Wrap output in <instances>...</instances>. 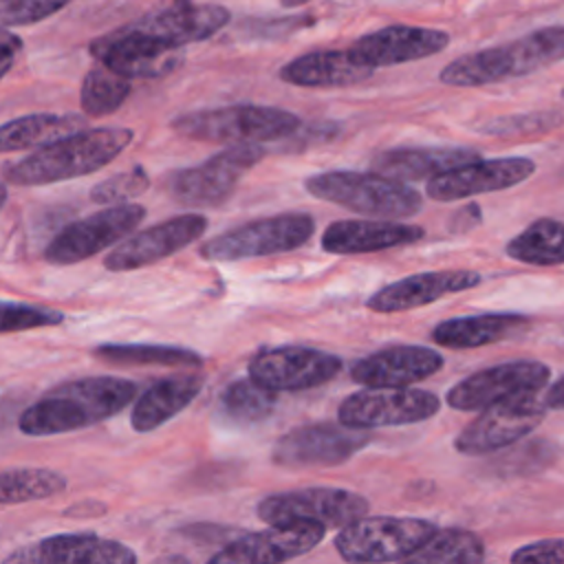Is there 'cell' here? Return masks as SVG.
<instances>
[{"label": "cell", "mask_w": 564, "mask_h": 564, "mask_svg": "<svg viewBox=\"0 0 564 564\" xmlns=\"http://www.w3.org/2000/svg\"><path fill=\"white\" fill-rule=\"evenodd\" d=\"M99 359L110 364H137V366H174V368H198L203 357L196 350L165 344H101L95 348Z\"/></svg>", "instance_id": "e575fe53"}, {"label": "cell", "mask_w": 564, "mask_h": 564, "mask_svg": "<svg viewBox=\"0 0 564 564\" xmlns=\"http://www.w3.org/2000/svg\"><path fill=\"white\" fill-rule=\"evenodd\" d=\"M480 159L469 148H392L372 159V170L397 181H430L456 165Z\"/></svg>", "instance_id": "4316f807"}, {"label": "cell", "mask_w": 564, "mask_h": 564, "mask_svg": "<svg viewBox=\"0 0 564 564\" xmlns=\"http://www.w3.org/2000/svg\"><path fill=\"white\" fill-rule=\"evenodd\" d=\"M106 513V505L104 502H97V500H82V502H75L70 507L64 509V516L66 518H97V516H104Z\"/></svg>", "instance_id": "b9f144b4"}, {"label": "cell", "mask_w": 564, "mask_h": 564, "mask_svg": "<svg viewBox=\"0 0 564 564\" xmlns=\"http://www.w3.org/2000/svg\"><path fill=\"white\" fill-rule=\"evenodd\" d=\"M150 187V176L143 167H130L126 172H117L110 178L99 181L90 189V200L99 205H119L141 196Z\"/></svg>", "instance_id": "74e56055"}, {"label": "cell", "mask_w": 564, "mask_h": 564, "mask_svg": "<svg viewBox=\"0 0 564 564\" xmlns=\"http://www.w3.org/2000/svg\"><path fill=\"white\" fill-rule=\"evenodd\" d=\"M447 44L449 35L441 29L390 24L361 35L352 42L348 51L359 64L370 68H383L432 57L447 48Z\"/></svg>", "instance_id": "ffe728a7"}, {"label": "cell", "mask_w": 564, "mask_h": 564, "mask_svg": "<svg viewBox=\"0 0 564 564\" xmlns=\"http://www.w3.org/2000/svg\"><path fill=\"white\" fill-rule=\"evenodd\" d=\"M84 128V117L64 112H35L11 119L0 126V152H20L42 148Z\"/></svg>", "instance_id": "f546056e"}, {"label": "cell", "mask_w": 564, "mask_h": 564, "mask_svg": "<svg viewBox=\"0 0 564 564\" xmlns=\"http://www.w3.org/2000/svg\"><path fill=\"white\" fill-rule=\"evenodd\" d=\"M544 405L549 410H564V375L546 390Z\"/></svg>", "instance_id": "7bdbcfd3"}, {"label": "cell", "mask_w": 564, "mask_h": 564, "mask_svg": "<svg viewBox=\"0 0 564 564\" xmlns=\"http://www.w3.org/2000/svg\"><path fill=\"white\" fill-rule=\"evenodd\" d=\"M480 280L482 275L469 269L423 271L381 286L366 300V308L375 313H403L434 304L445 295L469 291L478 286Z\"/></svg>", "instance_id": "7402d4cb"}, {"label": "cell", "mask_w": 564, "mask_h": 564, "mask_svg": "<svg viewBox=\"0 0 564 564\" xmlns=\"http://www.w3.org/2000/svg\"><path fill=\"white\" fill-rule=\"evenodd\" d=\"M64 319L66 315L53 308L0 300V333H20V330H33L44 326H57Z\"/></svg>", "instance_id": "f35d334b"}, {"label": "cell", "mask_w": 564, "mask_h": 564, "mask_svg": "<svg viewBox=\"0 0 564 564\" xmlns=\"http://www.w3.org/2000/svg\"><path fill=\"white\" fill-rule=\"evenodd\" d=\"M300 117L273 106L238 104L194 110L176 117L172 128L187 139L207 143H264L300 130Z\"/></svg>", "instance_id": "5b68a950"}, {"label": "cell", "mask_w": 564, "mask_h": 564, "mask_svg": "<svg viewBox=\"0 0 564 564\" xmlns=\"http://www.w3.org/2000/svg\"><path fill=\"white\" fill-rule=\"evenodd\" d=\"M282 2V7H300V4H306V2H311V0H280Z\"/></svg>", "instance_id": "bcb514c9"}, {"label": "cell", "mask_w": 564, "mask_h": 564, "mask_svg": "<svg viewBox=\"0 0 564 564\" xmlns=\"http://www.w3.org/2000/svg\"><path fill=\"white\" fill-rule=\"evenodd\" d=\"M513 564H564V538H546L518 546L511 557Z\"/></svg>", "instance_id": "60d3db41"}, {"label": "cell", "mask_w": 564, "mask_h": 564, "mask_svg": "<svg viewBox=\"0 0 564 564\" xmlns=\"http://www.w3.org/2000/svg\"><path fill=\"white\" fill-rule=\"evenodd\" d=\"M425 229L390 218L335 220L322 234V249L335 256L372 253L423 240Z\"/></svg>", "instance_id": "cb8c5ba5"}, {"label": "cell", "mask_w": 564, "mask_h": 564, "mask_svg": "<svg viewBox=\"0 0 564 564\" xmlns=\"http://www.w3.org/2000/svg\"><path fill=\"white\" fill-rule=\"evenodd\" d=\"M315 231V220L302 212H286L251 220L214 236L200 247V258L209 262H236L286 253L302 247Z\"/></svg>", "instance_id": "52a82bcc"}, {"label": "cell", "mask_w": 564, "mask_h": 564, "mask_svg": "<svg viewBox=\"0 0 564 564\" xmlns=\"http://www.w3.org/2000/svg\"><path fill=\"white\" fill-rule=\"evenodd\" d=\"M441 399L416 388H366L346 397L337 410V421L359 430L412 425L436 416Z\"/></svg>", "instance_id": "4fadbf2b"}, {"label": "cell", "mask_w": 564, "mask_h": 564, "mask_svg": "<svg viewBox=\"0 0 564 564\" xmlns=\"http://www.w3.org/2000/svg\"><path fill=\"white\" fill-rule=\"evenodd\" d=\"M535 174V161L529 156L476 159L456 165L425 183V194L432 200L454 203L478 194L509 189Z\"/></svg>", "instance_id": "e0dca14e"}, {"label": "cell", "mask_w": 564, "mask_h": 564, "mask_svg": "<svg viewBox=\"0 0 564 564\" xmlns=\"http://www.w3.org/2000/svg\"><path fill=\"white\" fill-rule=\"evenodd\" d=\"M130 95V79L106 64L93 66L82 84V110L90 117H106L115 112Z\"/></svg>", "instance_id": "d590c367"}, {"label": "cell", "mask_w": 564, "mask_h": 564, "mask_svg": "<svg viewBox=\"0 0 564 564\" xmlns=\"http://www.w3.org/2000/svg\"><path fill=\"white\" fill-rule=\"evenodd\" d=\"M485 560V542L467 529H436L430 540L414 551L408 562L423 564H480Z\"/></svg>", "instance_id": "d6a6232c"}, {"label": "cell", "mask_w": 564, "mask_h": 564, "mask_svg": "<svg viewBox=\"0 0 564 564\" xmlns=\"http://www.w3.org/2000/svg\"><path fill=\"white\" fill-rule=\"evenodd\" d=\"M7 198H9V192H7V185L0 181V209L4 207V203H7Z\"/></svg>", "instance_id": "f6af8a7d"}, {"label": "cell", "mask_w": 564, "mask_h": 564, "mask_svg": "<svg viewBox=\"0 0 564 564\" xmlns=\"http://www.w3.org/2000/svg\"><path fill=\"white\" fill-rule=\"evenodd\" d=\"M203 379L196 375L170 377L152 383L132 405L130 425L134 432H152L183 412L200 392Z\"/></svg>", "instance_id": "f1b7e54d"}, {"label": "cell", "mask_w": 564, "mask_h": 564, "mask_svg": "<svg viewBox=\"0 0 564 564\" xmlns=\"http://www.w3.org/2000/svg\"><path fill=\"white\" fill-rule=\"evenodd\" d=\"M370 441L368 430L344 423H306L278 438L271 460L284 469L333 467L346 463Z\"/></svg>", "instance_id": "8fae6325"}, {"label": "cell", "mask_w": 564, "mask_h": 564, "mask_svg": "<svg viewBox=\"0 0 564 564\" xmlns=\"http://www.w3.org/2000/svg\"><path fill=\"white\" fill-rule=\"evenodd\" d=\"M436 527L421 518L361 516L335 535V549L346 562H399L419 551Z\"/></svg>", "instance_id": "8992f818"}, {"label": "cell", "mask_w": 564, "mask_h": 564, "mask_svg": "<svg viewBox=\"0 0 564 564\" xmlns=\"http://www.w3.org/2000/svg\"><path fill=\"white\" fill-rule=\"evenodd\" d=\"M145 218V207L134 203L106 205V209L95 212L66 225L46 247L44 258L51 264H75L93 258L95 253L115 247L126 236H130Z\"/></svg>", "instance_id": "30bf717a"}, {"label": "cell", "mask_w": 564, "mask_h": 564, "mask_svg": "<svg viewBox=\"0 0 564 564\" xmlns=\"http://www.w3.org/2000/svg\"><path fill=\"white\" fill-rule=\"evenodd\" d=\"M326 535V527L315 520L275 522L264 531L238 535L209 557L212 564H267L289 562L315 549Z\"/></svg>", "instance_id": "2e32d148"}, {"label": "cell", "mask_w": 564, "mask_h": 564, "mask_svg": "<svg viewBox=\"0 0 564 564\" xmlns=\"http://www.w3.org/2000/svg\"><path fill=\"white\" fill-rule=\"evenodd\" d=\"M229 22V11L212 2L170 0L165 7L143 15L132 26L172 46L200 42L218 33Z\"/></svg>", "instance_id": "603a6c76"}, {"label": "cell", "mask_w": 564, "mask_h": 564, "mask_svg": "<svg viewBox=\"0 0 564 564\" xmlns=\"http://www.w3.org/2000/svg\"><path fill=\"white\" fill-rule=\"evenodd\" d=\"M275 410V392L251 377L231 381L218 397V419L231 427H251L262 423Z\"/></svg>", "instance_id": "1f68e13d"}, {"label": "cell", "mask_w": 564, "mask_h": 564, "mask_svg": "<svg viewBox=\"0 0 564 564\" xmlns=\"http://www.w3.org/2000/svg\"><path fill=\"white\" fill-rule=\"evenodd\" d=\"M90 53L128 79H148L172 73L183 62L181 46H172L152 37L132 24L99 37L90 44Z\"/></svg>", "instance_id": "ac0fdd59"}, {"label": "cell", "mask_w": 564, "mask_h": 564, "mask_svg": "<svg viewBox=\"0 0 564 564\" xmlns=\"http://www.w3.org/2000/svg\"><path fill=\"white\" fill-rule=\"evenodd\" d=\"M560 97H562V99H564V86H562V90H560Z\"/></svg>", "instance_id": "7dc6e473"}, {"label": "cell", "mask_w": 564, "mask_h": 564, "mask_svg": "<svg viewBox=\"0 0 564 564\" xmlns=\"http://www.w3.org/2000/svg\"><path fill=\"white\" fill-rule=\"evenodd\" d=\"M370 502L355 491L339 487H304L280 491L258 502V518L267 524L289 520H315L326 529H341L366 516Z\"/></svg>", "instance_id": "5bb4252c"}, {"label": "cell", "mask_w": 564, "mask_h": 564, "mask_svg": "<svg viewBox=\"0 0 564 564\" xmlns=\"http://www.w3.org/2000/svg\"><path fill=\"white\" fill-rule=\"evenodd\" d=\"M264 156L260 143H231L205 163L185 167L172 178V196L194 209L218 207L234 194L240 178Z\"/></svg>", "instance_id": "ba28073f"}, {"label": "cell", "mask_w": 564, "mask_h": 564, "mask_svg": "<svg viewBox=\"0 0 564 564\" xmlns=\"http://www.w3.org/2000/svg\"><path fill=\"white\" fill-rule=\"evenodd\" d=\"M549 379L551 368L542 361H505L467 375L447 390L445 401L452 410L478 412L505 399L538 394L549 383Z\"/></svg>", "instance_id": "7c38bea8"}, {"label": "cell", "mask_w": 564, "mask_h": 564, "mask_svg": "<svg viewBox=\"0 0 564 564\" xmlns=\"http://www.w3.org/2000/svg\"><path fill=\"white\" fill-rule=\"evenodd\" d=\"M13 59H15V46L9 42H0V77L9 73V68L13 66Z\"/></svg>", "instance_id": "ee69618b"}, {"label": "cell", "mask_w": 564, "mask_h": 564, "mask_svg": "<svg viewBox=\"0 0 564 564\" xmlns=\"http://www.w3.org/2000/svg\"><path fill=\"white\" fill-rule=\"evenodd\" d=\"M375 68L359 64L350 51L304 53L280 68V79L304 88H341L368 79Z\"/></svg>", "instance_id": "484cf974"}, {"label": "cell", "mask_w": 564, "mask_h": 564, "mask_svg": "<svg viewBox=\"0 0 564 564\" xmlns=\"http://www.w3.org/2000/svg\"><path fill=\"white\" fill-rule=\"evenodd\" d=\"M66 489V478L46 467H13L0 471V505H22L51 498Z\"/></svg>", "instance_id": "836d02e7"}, {"label": "cell", "mask_w": 564, "mask_h": 564, "mask_svg": "<svg viewBox=\"0 0 564 564\" xmlns=\"http://www.w3.org/2000/svg\"><path fill=\"white\" fill-rule=\"evenodd\" d=\"M304 189L319 200L346 207L370 218H410L423 205L421 192L403 181L379 172L333 170L313 174L304 181Z\"/></svg>", "instance_id": "277c9868"}, {"label": "cell", "mask_w": 564, "mask_h": 564, "mask_svg": "<svg viewBox=\"0 0 564 564\" xmlns=\"http://www.w3.org/2000/svg\"><path fill=\"white\" fill-rule=\"evenodd\" d=\"M7 562H40V564H134L137 553L95 533H59L40 540L35 546L20 549Z\"/></svg>", "instance_id": "d4e9b609"}, {"label": "cell", "mask_w": 564, "mask_h": 564, "mask_svg": "<svg viewBox=\"0 0 564 564\" xmlns=\"http://www.w3.org/2000/svg\"><path fill=\"white\" fill-rule=\"evenodd\" d=\"M527 326V315L518 313H482L449 317L432 328V341L452 350H469L502 341Z\"/></svg>", "instance_id": "83f0119b"}, {"label": "cell", "mask_w": 564, "mask_h": 564, "mask_svg": "<svg viewBox=\"0 0 564 564\" xmlns=\"http://www.w3.org/2000/svg\"><path fill=\"white\" fill-rule=\"evenodd\" d=\"M564 123V115L560 110H533V112H516L500 115L482 126H478L480 134L500 137V139H524V137H542L557 130Z\"/></svg>", "instance_id": "8d00e7d4"}, {"label": "cell", "mask_w": 564, "mask_h": 564, "mask_svg": "<svg viewBox=\"0 0 564 564\" xmlns=\"http://www.w3.org/2000/svg\"><path fill=\"white\" fill-rule=\"evenodd\" d=\"M505 253L511 260L531 267L564 264V223L555 218H538L529 223L507 242Z\"/></svg>", "instance_id": "4dcf8cb0"}, {"label": "cell", "mask_w": 564, "mask_h": 564, "mask_svg": "<svg viewBox=\"0 0 564 564\" xmlns=\"http://www.w3.org/2000/svg\"><path fill=\"white\" fill-rule=\"evenodd\" d=\"M207 229V218L203 214H181L150 229H141L130 234L117 247L108 251L104 258V267L108 271H134L148 264H154L187 245L196 242Z\"/></svg>", "instance_id": "d6986e66"}, {"label": "cell", "mask_w": 564, "mask_h": 564, "mask_svg": "<svg viewBox=\"0 0 564 564\" xmlns=\"http://www.w3.org/2000/svg\"><path fill=\"white\" fill-rule=\"evenodd\" d=\"M341 366V359L326 350L278 346L258 352L249 361V377L273 392H297L335 379Z\"/></svg>", "instance_id": "9a60e30c"}, {"label": "cell", "mask_w": 564, "mask_h": 564, "mask_svg": "<svg viewBox=\"0 0 564 564\" xmlns=\"http://www.w3.org/2000/svg\"><path fill=\"white\" fill-rule=\"evenodd\" d=\"M564 59V26H542L513 42L480 48L445 64L438 79L447 86L474 88L522 77Z\"/></svg>", "instance_id": "3957f363"}, {"label": "cell", "mask_w": 564, "mask_h": 564, "mask_svg": "<svg viewBox=\"0 0 564 564\" xmlns=\"http://www.w3.org/2000/svg\"><path fill=\"white\" fill-rule=\"evenodd\" d=\"M546 405L535 394H522L498 401L467 423L454 438V449L465 456H485L500 452L529 436L546 416Z\"/></svg>", "instance_id": "9c48e42d"}, {"label": "cell", "mask_w": 564, "mask_h": 564, "mask_svg": "<svg viewBox=\"0 0 564 564\" xmlns=\"http://www.w3.org/2000/svg\"><path fill=\"white\" fill-rule=\"evenodd\" d=\"M137 394V383L123 377H84L55 386L31 403L18 421L22 434L53 436L101 423L119 414Z\"/></svg>", "instance_id": "6da1fadb"}, {"label": "cell", "mask_w": 564, "mask_h": 564, "mask_svg": "<svg viewBox=\"0 0 564 564\" xmlns=\"http://www.w3.org/2000/svg\"><path fill=\"white\" fill-rule=\"evenodd\" d=\"M132 137L134 132L130 128H82L37 148L15 163L4 165L2 176L9 185L20 187L84 176L101 170L119 156L132 143Z\"/></svg>", "instance_id": "7a4b0ae2"}, {"label": "cell", "mask_w": 564, "mask_h": 564, "mask_svg": "<svg viewBox=\"0 0 564 564\" xmlns=\"http://www.w3.org/2000/svg\"><path fill=\"white\" fill-rule=\"evenodd\" d=\"M443 364L441 352L403 344L361 357L352 364L350 379L364 388H405L436 375Z\"/></svg>", "instance_id": "44dd1931"}, {"label": "cell", "mask_w": 564, "mask_h": 564, "mask_svg": "<svg viewBox=\"0 0 564 564\" xmlns=\"http://www.w3.org/2000/svg\"><path fill=\"white\" fill-rule=\"evenodd\" d=\"M70 0H0V24L20 26L40 22L59 11Z\"/></svg>", "instance_id": "ab89813d"}]
</instances>
